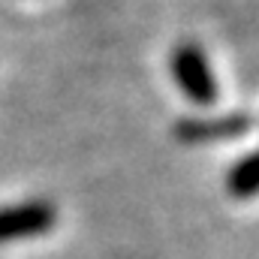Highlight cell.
I'll use <instances>...</instances> for the list:
<instances>
[{
	"label": "cell",
	"instance_id": "6da1fadb",
	"mask_svg": "<svg viewBox=\"0 0 259 259\" xmlns=\"http://www.w3.org/2000/svg\"><path fill=\"white\" fill-rule=\"evenodd\" d=\"M172 75L175 81L181 84V91L193 100V103H202V106H211L217 100V81L208 69V61L205 55L196 49V46H181L175 49L172 55Z\"/></svg>",
	"mask_w": 259,
	"mask_h": 259
},
{
	"label": "cell",
	"instance_id": "277c9868",
	"mask_svg": "<svg viewBox=\"0 0 259 259\" xmlns=\"http://www.w3.org/2000/svg\"><path fill=\"white\" fill-rule=\"evenodd\" d=\"M229 184H232V193H238V196L256 193V190H259V154H256V157L241 160V163L232 169Z\"/></svg>",
	"mask_w": 259,
	"mask_h": 259
},
{
	"label": "cell",
	"instance_id": "7a4b0ae2",
	"mask_svg": "<svg viewBox=\"0 0 259 259\" xmlns=\"http://www.w3.org/2000/svg\"><path fill=\"white\" fill-rule=\"evenodd\" d=\"M55 226V208L46 202H24L0 208V241H18L42 235Z\"/></svg>",
	"mask_w": 259,
	"mask_h": 259
},
{
	"label": "cell",
	"instance_id": "3957f363",
	"mask_svg": "<svg viewBox=\"0 0 259 259\" xmlns=\"http://www.w3.org/2000/svg\"><path fill=\"white\" fill-rule=\"evenodd\" d=\"M247 130V118L229 115L220 121H184L178 124V136L184 142H211V139H229Z\"/></svg>",
	"mask_w": 259,
	"mask_h": 259
}]
</instances>
